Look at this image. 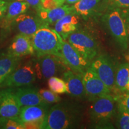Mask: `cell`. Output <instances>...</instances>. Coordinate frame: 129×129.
Wrapping results in <instances>:
<instances>
[{
  "instance_id": "1",
  "label": "cell",
  "mask_w": 129,
  "mask_h": 129,
  "mask_svg": "<svg viewBox=\"0 0 129 129\" xmlns=\"http://www.w3.org/2000/svg\"><path fill=\"white\" fill-rule=\"evenodd\" d=\"M82 108L70 102L59 103L48 109L41 125L43 129L76 128L82 118Z\"/></svg>"
},
{
  "instance_id": "2",
  "label": "cell",
  "mask_w": 129,
  "mask_h": 129,
  "mask_svg": "<svg viewBox=\"0 0 129 129\" xmlns=\"http://www.w3.org/2000/svg\"><path fill=\"white\" fill-rule=\"evenodd\" d=\"M88 116L96 128H114L111 121L116 113L117 101L113 95L108 94L91 101Z\"/></svg>"
},
{
  "instance_id": "3",
  "label": "cell",
  "mask_w": 129,
  "mask_h": 129,
  "mask_svg": "<svg viewBox=\"0 0 129 129\" xmlns=\"http://www.w3.org/2000/svg\"><path fill=\"white\" fill-rule=\"evenodd\" d=\"M31 39L37 56L44 54L60 56L61 45L63 39L55 29L45 26L37 30L31 37Z\"/></svg>"
},
{
  "instance_id": "4",
  "label": "cell",
  "mask_w": 129,
  "mask_h": 129,
  "mask_svg": "<svg viewBox=\"0 0 129 129\" xmlns=\"http://www.w3.org/2000/svg\"><path fill=\"white\" fill-rule=\"evenodd\" d=\"M102 22L118 46L122 50L128 49V38L121 10L111 7L102 16Z\"/></svg>"
},
{
  "instance_id": "5",
  "label": "cell",
  "mask_w": 129,
  "mask_h": 129,
  "mask_svg": "<svg viewBox=\"0 0 129 129\" xmlns=\"http://www.w3.org/2000/svg\"><path fill=\"white\" fill-rule=\"evenodd\" d=\"M67 41L85 60L91 62L98 54V44L94 37L84 30H77L67 38Z\"/></svg>"
},
{
  "instance_id": "6",
  "label": "cell",
  "mask_w": 129,
  "mask_h": 129,
  "mask_svg": "<svg viewBox=\"0 0 129 129\" xmlns=\"http://www.w3.org/2000/svg\"><path fill=\"white\" fill-rule=\"evenodd\" d=\"M38 57L34 64L37 77L40 80L63 75L66 71L69 69L59 56L44 54Z\"/></svg>"
},
{
  "instance_id": "7",
  "label": "cell",
  "mask_w": 129,
  "mask_h": 129,
  "mask_svg": "<svg viewBox=\"0 0 129 129\" xmlns=\"http://www.w3.org/2000/svg\"><path fill=\"white\" fill-rule=\"evenodd\" d=\"M90 68L108 87L111 93L118 92L115 80L116 67L110 57L105 54L97 56L91 62Z\"/></svg>"
},
{
  "instance_id": "8",
  "label": "cell",
  "mask_w": 129,
  "mask_h": 129,
  "mask_svg": "<svg viewBox=\"0 0 129 129\" xmlns=\"http://www.w3.org/2000/svg\"><path fill=\"white\" fill-rule=\"evenodd\" d=\"M36 78L35 64L32 62H28L16 68L0 85L1 87L11 88L26 86L34 83Z\"/></svg>"
},
{
  "instance_id": "9",
  "label": "cell",
  "mask_w": 129,
  "mask_h": 129,
  "mask_svg": "<svg viewBox=\"0 0 129 129\" xmlns=\"http://www.w3.org/2000/svg\"><path fill=\"white\" fill-rule=\"evenodd\" d=\"M60 57L69 69L82 76L91 63L85 60L68 42L64 40L61 45Z\"/></svg>"
},
{
  "instance_id": "10",
  "label": "cell",
  "mask_w": 129,
  "mask_h": 129,
  "mask_svg": "<svg viewBox=\"0 0 129 129\" xmlns=\"http://www.w3.org/2000/svg\"><path fill=\"white\" fill-rule=\"evenodd\" d=\"M48 110V106H23L20 109L19 119L25 129L41 128Z\"/></svg>"
},
{
  "instance_id": "11",
  "label": "cell",
  "mask_w": 129,
  "mask_h": 129,
  "mask_svg": "<svg viewBox=\"0 0 129 129\" xmlns=\"http://www.w3.org/2000/svg\"><path fill=\"white\" fill-rule=\"evenodd\" d=\"M83 81L87 98L90 101L103 95L111 94L108 87L90 68L83 75Z\"/></svg>"
},
{
  "instance_id": "12",
  "label": "cell",
  "mask_w": 129,
  "mask_h": 129,
  "mask_svg": "<svg viewBox=\"0 0 129 129\" xmlns=\"http://www.w3.org/2000/svg\"><path fill=\"white\" fill-rule=\"evenodd\" d=\"M20 109L14 90L9 88L0 90V117L19 120Z\"/></svg>"
},
{
  "instance_id": "13",
  "label": "cell",
  "mask_w": 129,
  "mask_h": 129,
  "mask_svg": "<svg viewBox=\"0 0 129 129\" xmlns=\"http://www.w3.org/2000/svg\"><path fill=\"white\" fill-rule=\"evenodd\" d=\"M13 26L19 32L32 37L37 30L46 25L38 16H34L27 14H22L13 20Z\"/></svg>"
},
{
  "instance_id": "14",
  "label": "cell",
  "mask_w": 129,
  "mask_h": 129,
  "mask_svg": "<svg viewBox=\"0 0 129 129\" xmlns=\"http://www.w3.org/2000/svg\"><path fill=\"white\" fill-rule=\"evenodd\" d=\"M108 0H80L73 6L74 13L86 19L106 11Z\"/></svg>"
},
{
  "instance_id": "15",
  "label": "cell",
  "mask_w": 129,
  "mask_h": 129,
  "mask_svg": "<svg viewBox=\"0 0 129 129\" xmlns=\"http://www.w3.org/2000/svg\"><path fill=\"white\" fill-rule=\"evenodd\" d=\"M14 93L21 108L35 105L48 106L47 103L42 98L39 91L32 87L28 85L19 87L14 90Z\"/></svg>"
},
{
  "instance_id": "16",
  "label": "cell",
  "mask_w": 129,
  "mask_h": 129,
  "mask_svg": "<svg viewBox=\"0 0 129 129\" xmlns=\"http://www.w3.org/2000/svg\"><path fill=\"white\" fill-rule=\"evenodd\" d=\"M62 77L67 84L68 94L77 99L87 98L82 75L68 69L63 74Z\"/></svg>"
},
{
  "instance_id": "17",
  "label": "cell",
  "mask_w": 129,
  "mask_h": 129,
  "mask_svg": "<svg viewBox=\"0 0 129 129\" xmlns=\"http://www.w3.org/2000/svg\"><path fill=\"white\" fill-rule=\"evenodd\" d=\"M34 53L31 37L22 33L14 37L8 51V54L18 57L32 55Z\"/></svg>"
},
{
  "instance_id": "18",
  "label": "cell",
  "mask_w": 129,
  "mask_h": 129,
  "mask_svg": "<svg viewBox=\"0 0 129 129\" xmlns=\"http://www.w3.org/2000/svg\"><path fill=\"white\" fill-rule=\"evenodd\" d=\"M74 13L73 6L62 5L50 10L41 9L38 11V16L46 25L56 23L64 16ZM75 14V13H74Z\"/></svg>"
},
{
  "instance_id": "19",
  "label": "cell",
  "mask_w": 129,
  "mask_h": 129,
  "mask_svg": "<svg viewBox=\"0 0 129 129\" xmlns=\"http://www.w3.org/2000/svg\"><path fill=\"white\" fill-rule=\"evenodd\" d=\"M79 22L78 16L71 13L64 16L58 20L54 25V29L66 40L71 34L77 30V25Z\"/></svg>"
},
{
  "instance_id": "20",
  "label": "cell",
  "mask_w": 129,
  "mask_h": 129,
  "mask_svg": "<svg viewBox=\"0 0 129 129\" xmlns=\"http://www.w3.org/2000/svg\"><path fill=\"white\" fill-rule=\"evenodd\" d=\"M20 58L9 54L0 58V84L18 67Z\"/></svg>"
},
{
  "instance_id": "21",
  "label": "cell",
  "mask_w": 129,
  "mask_h": 129,
  "mask_svg": "<svg viewBox=\"0 0 129 129\" xmlns=\"http://www.w3.org/2000/svg\"><path fill=\"white\" fill-rule=\"evenodd\" d=\"M129 80V63L127 62L119 64L116 67L115 86L119 92L126 91L127 85Z\"/></svg>"
},
{
  "instance_id": "22",
  "label": "cell",
  "mask_w": 129,
  "mask_h": 129,
  "mask_svg": "<svg viewBox=\"0 0 129 129\" xmlns=\"http://www.w3.org/2000/svg\"><path fill=\"white\" fill-rule=\"evenodd\" d=\"M30 6L25 1H14L10 3L8 6L5 22L7 25L12 23L13 20L20 14L27 12Z\"/></svg>"
},
{
  "instance_id": "23",
  "label": "cell",
  "mask_w": 129,
  "mask_h": 129,
  "mask_svg": "<svg viewBox=\"0 0 129 129\" xmlns=\"http://www.w3.org/2000/svg\"><path fill=\"white\" fill-rule=\"evenodd\" d=\"M50 89L56 94L68 93V88L65 81L57 77H52L48 80Z\"/></svg>"
},
{
  "instance_id": "24",
  "label": "cell",
  "mask_w": 129,
  "mask_h": 129,
  "mask_svg": "<svg viewBox=\"0 0 129 129\" xmlns=\"http://www.w3.org/2000/svg\"><path fill=\"white\" fill-rule=\"evenodd\" d=\"M116 126L121 129H129V114L117 104Z\"/></svg>"
},
{
  "instance_id": "25",
  "label": "cell",
  "mask_w": 129,
  "mask_h": 129,
  "mask_svg": "<svg viewBox=\"0 0 129 129\" xmlns=\"http://www.w3.org/2000/svg\"><path fill=\"white\" fill-rule=\"evenodd\" d=\"M0 128L25 129L19 120L0 117Z\"/></svg>"
},
{
  "instance_id": "26",
  "label": "cell",
  "mask_w": 129,
  "mask_h": 129,
  "mask_svg": "<svg viewBox=\"0 0 129 129\" xmlns=\"http://www.w3.org/2000/svg\"><path fill=\"white\" fill-rule=\"evenodd\" d=\"M40 94L42 98L47 104H54L58 103L61 101V98L57 94L54 93L51 90L46 89H41L39 90Z\"/></svg>"
},
{
  "instance_id": "27",
  "label": "cell",
  "mask_w": 129,
  "mask_h": 129,
  "mask_svg": "<svg viewBox=\"0 0 129 129\" xmlns=\"http://www.w3.org/2000/svg\"><path fill=\"white\" fill-rule=\"evenodd\" d=\"M127 93L118 94L115 97L117 105L120 106L125 112L129 114V91Z\"/></svg>"
},
{
  "instance_id": "28",
  "label": "cell",
  "mask_w": 129,
  "mask_h": 129,
  "mask_svg": "<svg viewBox=\"0 0 129 129\" xmlns=\"http://www.w3.org/2000/svg\"><path fill=\"white\" fill-rule=\"evenodd\" d=\"M41 9L50 10L62 6L65 2L64 0H41Z\"/></svg>"
},
{
  "instance_id": "29",
  "label": "cell",
  "mask_w": 129,
  "mask_h": 129,
  "mask_svg": "<svg viewBox=\"0 0 129 129\" xmlns=\"http://www.w3.org/2000/svg\"><path fill=\"white\" fill-rule=\"evenodd\" d=\"M122 17L125 22V28H126L127 38H128V49L129 52V9L121 10Z\"/></svg>"
},
{
  "instance_id": "30",
  "label": "cell",
  "mask_w": 129,
  "mask_h": 129,
  "mask_svg": "<svg viewBox=\"0 0 129 129\" xmlns=\"http://www.w3.org/2000/svg\"><path fill=\"white\" fill-rule=\"evenodd\" d=\"M9 3L4 0H0V20L4 17L7 13Z\"/></svg>"
},
{
  "instance_id": "31",
  "label": "cell",
  "mask_w": 129,
  "mask_h": 129,
  "mask_svg": "<svg viewBox=\"0 0 129 129\" xmlns=\"http://www.w3.org/2000/svg\"><path fill=\"white\" fill-rule=\"evenodd\" d=\"M113 2L117 7L129 9V0H113Z\"/></svg>"
},
{
  "instance_id": "32",
  "label": "cell",
  "mask_w": 129,
  "mask_h": 129,
  "mask_svg": "<svg viewBox=\"0 0 129 129\" xmlns=\"http://www.w3.org/2000/svg\"><path fill=\"white\" fill-rule=\"evenodd\" d=\"M24 1L26 2L29 5L30 7L37 10L38 12L40 9H41V0H24Z\"/></svg>"
},
{
  "instance_id": "33",
  "label": "cell",
  "mask_w": 129,
  "mask_h": 129,
  "mask_svg": "<svg viewBox=\"0 0 129 129\" xmlns=\"http://www.w3.org/2000/svg\"><path fill=\"white\" fill-rule=\"evenodd\" d=\"M80 0H65V2H67L68 4H75V3L78 2Z\"/></svg>"
},
{
  "instance_id": "34",
  "label": "cell",
  "mask_w": 129,
  "mask_h": 129,
  "mask_svg": "<svg viewBox=\"0 0 129 129\" xmlns=\"http://www.w3.org/2000/svg\"><path fill=\"white\" fill-rule=\"evenodd\" d=\"M126 91H129V80H128V84H127V87H126Z\"/></svg>"
},
{
  "instance_id": "35",
  "label": "cell",
  "mask_w": 129,
  "mask_h": 129,
  "mask_svg": "<svg viewBox=\"0 0 129 129\" xmlns=\"http://www.w3.org/2000/svg\"><path fill=\"white\" fill-rule=\"evenodd\" d=\"M64 1H65V0H64Z\"/></svg>"
}]
</instances>
